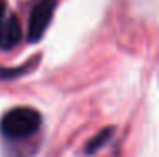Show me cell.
I'll return each mask as SVG.
<instances>
[{
	"label": "cell",
	"mask_w": 159,
	"mask_h": 157,
	"mask_svg": "<svg viewBox=\"0 0 159 157\" xmlns=\"http://www.w3.org/2000/svg\"><path fill=\"white\" fill-rule=\"evenodd\" d=\"M43 117L31 107H16L9 110L0 120V133L7 140L19 142L36 135L41 129Z\"/></svg>",
	"instance_id": "cell-1"
},
{
	"label": "cell",
	"mask_w": 159,
	"mask_h": 157,
	"mask_svg": "<svg viewBox=\"0 0 159 157\" xmlns=\"http://www.w3.org/2000/svg\"><path fill=\"white\" fill-rule=\"evenodd\" d=\"M112 137H113V127L103 129L102 132H98L97 135L88 142V145H86L85 152H86V154H95V152H98L102 147H105V145L110 142Z\"/></svg>",
	"instance_id": "cell-4"
},
{
	"label": "cell",
	"mask_w": 159,
	"mask_h": 157,
	"mask_svg": "<svg viewBox=\"0 0 159 157\" xmlns=\"http://www.w3.org/2000/svg\"><path fill=\"white\" fill-rule=\"evenodd\" d=\"M7 14H9L7 12V3L3 2V0H0V22L7 17Z\"/></svg>",
	"instance_id": "cell-5"
},
{
	"label": "cell",
	"mask_w": 159,
	"mask_h": 157,
	"mask_svg": "<svg viewBox=\"0 0 159 157\" xmlns=\"http://www.w3.org/2000/svg\"><path fill=\"white\" fill-rule=\"evenodd\" d=\"M54 9H56V0H39L34 5L31 17H29V27H27L29 42H37L44 36L46 29L51 24Z\"/></svg>",
	"instance_id": "cell-2"
},
{
	"label": "cell",
	"mask_w": 159,
	"mask_h": 157,
	"mask_svg": "<svg viewBox=\"0 0 159 157\" xmlns=\"http://www.w3.org/2000/svg\"><path fill=\"white\" fill-rule=\"evenodd\" d=\"M22 25L19 22V19L14 15H9L0 22V49L9 51L12 47H16L22 41Z\"/></svg>",
	"instance_id": "cell-3"
}]
</instances>
